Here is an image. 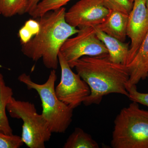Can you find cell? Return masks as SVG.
<instances>
[{"mask_svg":"<svg viewBox=\"0 0 148 148\" xmlns=\"http://www.w3.org/2000/svg\"><path fill=\"white\" fill-rule=\"evenodd\" d=\"M71 0H40L30 15L38 18L48 12L63 7Z\"/></svg>","mask_w":148,"mask_h":148,"instance_id":"16","label":"cell"},{"mask_svg":"<svg viewBox=\"0 0 148 148\" xmlns=\"http://www.w3.org/2000/svg\"><path fill=\"white\" fill-rule=\"evenodd\" d=\"M113 148H148V110L132 102L123 108L114 121Z\"/></svg>","mask_w":148,"mask_h":148,"instance_id":"4","label":"cell"},{"mask_svg":"<svg viewBox=\"0 0 148 148\" xmlns=\"http://www.w3.org/2000/svg\"><path fill=\"white\" fill-rule=\"evenodd\" d=\"M128 93V98L132 102L142 104L148 107V93L139 92L136 85L127 84L126 86Z\"/></svg>","mask_w":148,"mask_h":148,"instance_id":"19","label":"cell"},{"mask_svg":"<svg viewBox=\"0 0 148 148\" xmlns=\"http://www.w3.org/2000/svg\"><path fill=\"white\" fill-rule=\"evenodd\" d=\"M63 148H99V145L90 134L77 127L69 136Z\"/></svg>","mask_w":148,"mask_h":148,"instance_id":"14","label":"cell"},{"mask_svg":"<svg viewBox=\"0 0 148 148\" xmlns=\"http://www.w3.org/2000/svg\"><path fill=\"white\" fill-rule=\"evenodd\" d=\"M110 10L102 0H80L65 13L68 24L79 28L95 27L103 23Z\"/></svg>","mask_w":148,"mask_h":148,"instance_id":"8","label":"cell"},{"mask_svg":"<svg viewBox=\"0 0 148 148\" xmlns=\"http://www.w3.org/2000/svg\"><path fill=\"white\" fill-rule=\"evenodd\" d=\"M104 4L110 10H116L129 14L133 4L129 0H102Z\"/></svg>","mask_w":148,"mask_h":148,"instance_id":"17","label":"cell"},{"mask_svg":"<svg viewBox=\"0 0 148 148\" xmlns=\"http://www.w3.org/2000/svg\"><path fill=\"white\" fill-rule=\"evenodd\" d=\"M24 144L21 137L0 132V148H19Z\"/></svg>","mask_w":148,"mask_h":148,"instance_id":"18","label":"cell"},{"mask_svg":"<svg viewBox=\"0 0 148 148\" xmlns=\"http://www.w3.org/2000/svg\"><path fill=\"white\" fill-rule=\"evenodd\" d=\"M36 35L34 32L24 24L18 31V36L21 45L27 43Z\"/></svg>","mask_w":148,"mask_h":148,"instance_id":"20","label":"cell"},{"mask_svg":"<svg viewBox=\"0 0 148 148\" xmlns=\"http://www.w3.org/2000/svg\"><path fill=\"white\" fill-rule=\"evenodd\" d=\"M128 15L118 11L111 10L106 20L94 27L106 34L122 42H125Z\"/></svg>","mask_w":148,"mask_h":148,"instance_id":"11","label":"cell"},{"mask_svg":"<svg viewBox=\"0 0 148 148\" xmlns=\"http://www.w3.org/2000/svg\"><path fill=\"white\" fill-rule=\"evenodd\" d=\"M18 80L29 90H36L39 95L42 106V115L52 133H64L73 121V109L60 101L55 92L57 79L55 70L51 71L47 81L42 84L34 82L30 75L21 74Z\"/></svg>","mask_w":148,"mask_h":148,"instance_id":"3","label":"cell"},{"mask_svg":"<svg viewBox=\"0 0 148 148\" xmlns=\"http://www.w3.org/2000/svg\"><path fill=\"white\" fill-rule=\"evenodd\" d=\"M88 85L90 93L83 104L99 105L104 96L117 93L128 97L129 74L125 65L114 63L108 54L84 56L70 65Z\"/></svg>","mask_w":148,"mask_h":148,"instance_id":"1","label":"cell"},{"mask_svg":"<svg viewBox=\"0 0 148 148\" xmlns=\"http://www.w3.org/2000/svg\"><path fill=\"white\" fill-rule=\"evenodd\" d=\"M66 12V8L63 7L37 18L39 31L29 42L22 45L21 51L24 55L34 61L42 59L48 69L56 70L58 68L61 47L79 30L67 23Z\"/></svg>","mask_w":148,"mask_h":148,"instance_id":"2","label":"cell"},{"mask_svg":"<svg viewBox=\"0 0 148 148\" xmlns=\"http://www.w3.org/2000/svg\"><path fill=\"white\" fill-rule=\"evenodd\" d=\"M58 62L61 77L60 83L55 87L56 94L60 101L74 110L83 103L90 95V88L78 74L72 71L60 52Z\"/></svg>","mask_w":148,"mask_h":148,"instance_id":"7","label":"cell"},{"mask_svg":"<svg viewBox=\"0 0 148 148\" xmlns=\"http://www.w3.org/2000/svg\"><path fill=\"white\" fill-rule=\"evenodd\" d=\"M12 118L22 120L21 138L29 148H45L52 132L42 114L37 112L34 104L29 101L17 100L12 97L7 106Z\"/></svg>","mask_w":148,"mask_h":148,"instance_id":"5","label":"cell"},{"mask_svg":"<svg viewBox=\"0 0 148 148\" xmlns=\"http://www.w3.org/2000/svg\"><path fill=\"white\" fill-rule=\"evenodd\" d=\"M40 0H31L29 8H28V10H27V13L29 14L30 15L31 13L33 12V11L35 9L38 3L39 2Z\"/></svg>","mask_w":148,"mask_h":148,"instance_id":"21","label":"cell"},{"mask_svg":"<svg viewBox=\"0 0 148 148\" xmlns=\"http://www.w3.org/2000/svg\"><path fill=\"white\" fill-rule=\"evenodd\" d=\"M31 0H0V14L5 17L27 13Z\"/></svg>","mask_w":148,"mask_h":148,"instance_id":"15","label":"cell"},{"mask_svg":"<svg viewBox=\"0 0 148 148\" xmlns=\"http://www.w3.org/2000/svg\"><path fill=\"white\" fill-rule=\"evenodd\" d=\"M94 28L98 38L104 44L108 49L110 60L114 63L126 66L129 54V44L122 42L106 34L97 28Z\"/></svg>","mask_w":148,"mask_h":148,"instance_id":"12","label":"cell"},{"mask_svg":"<svg viewBox=\"0 0 148 148\" xmlns=\"http://www.w3.org/2000/svg\"><path fill=\"white\" fill-rule=\"evenodd\" d=\"M76 36L69 38L61 47L60 52L69 66L84 56L108 54L104 44L98 38L94 27L79 29Z\"/></svg>","mask_w":148,"mask_h":148,"instance_id":"6","label":"cell"},{"mask_svg":"<svg viewBox=\"0 0 148 148\" xmlns=\"http://www.w3.org/2000/svg\"><path fill=\"white\" fill-rule=\"evenodd\" d=\"M126 66L129 74L128 84L136 85L148 77V32L137 54Z\"/></svg>","mask_w":148,"mask_h":148,"instance_id":"10","label":"cell"},{"mask_svg":"<svg viewBox=\"0 0 148 148\" xmlns=\"http://www.w3.org/2000/svg\"><path fill=\"white\" fill-rule=\"evenodd\" d=\"M130 1V3H132L133 4V2H134V1H135V0H129Z\"/></svg>","mask_w":148,"mask_h":148,"instance_id":"22","label":"cell"},{"mask_svg":"<svg viewBox=\"0 0 148 148\" xmlns=\"http://www.w3.org/2000/svg\"><path fill=\"white\" fill-rule=\"evenodd\" d=\"M13 95L12 88L6 84L3 76L0 73V132L8 135L13 134L6 112L8 104Z\"/></svg>","mask_w":148,"mask_h":148,"instance_id":"13","label":"cell"},{"mask_svg":"<svg viewBox=\"0 0 148 148\" xmlns=\"http://www.w3.org/2000/svg\"><path fill=\"white\" fill-rule=\"evenodd\" d=\"M146 5L148 9V0H147V1H146Z\"/></svg>","mask_w":148,"mask_h":148,"instance_id":"23","label":"cell"},{"mask_svg":"<svg viewBox=\"0 0 148 148\" xmlns=\"http://www.w3.org/2000/svg\"><path fill=\"white\" fill-rule=\"evenodd\" d=\"M147 0H135L128 15L127 36L131 41L126 66L137 54L148 32V9Z\"/></svg>","mask_w":148,"mask_h":148,"instance_id":"9","label":"cell"}]
</instances>
